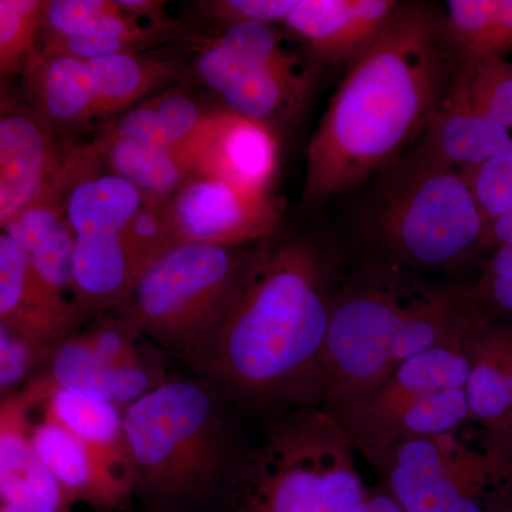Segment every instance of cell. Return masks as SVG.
Listing matches in <instances>:
<instances>
[{
	"label": "cell",
	"mask_w": 512,
	"mask_h": 512,
	"mask_svg": "<svg viewBox=\"0 0 512 512\" xmlns=\"http://www.w3.org/2000/svg\"><path fill=\"white\" fill-rule=\"evenodd\" d=\"M296 0H208L198 3L205 18L218 23L222 29L239 23L261 22L275 25L285 23Z\"/></svg>",
	"instance_id": "8d00e7d4"
},
{
	"label": "cell",
	"mask_w": 512,
	"mask_h": 512,
	"mask_svg": "<svg viewBox=\"0 0 512 512\" xmlns=\"http://www.w3.org/2000/svg\"><path fill=\"white\" fill-rule=\"evenodd\" d=\"M259 244L178 242L141 271L117 311L144 338L185 360L231 309Z\"/></svg>",
	"instance_id": "8992f818"
},
{
	"label": "cell",
	"mask_w": 512,
	"mask_h": 512,
	"mask_svg": "<svg viewBox=\"0 0 512 512\" xmlns=\"http://www.w3.org/2000/svg\"><path fill=\"white\" fill-rule=\"evenodd\" d=\"M53 349L0 325V399L15 397L45 372Z\"/></svg>",
	"instance_id": "1f68e13d"
},
{
	"label": "cell",
	"mask_w": 512,
	"mask_h": 512,
	"mask_svg": "<svg viewBox=\"0 0 512 512\" xmlns=\"http://www.w3.org/2000/svg\"><path fill=\"white\" fill-rule=\"evenodd\" d=\"M268 239L227 315L185 362L228 402L282 413L322 406L333 266L306 239Z\"/></svg>",
	"instance_id": "6da1fadb"
},
{
	"label": "cell",
	"mask_w": 512,
	"mask_h": 512,
	"mask_svg": "<svg viewBox=\"0 0 512 512\" xmlns=\"http://www.w3.org/2000/svg\"><path fill=\"white\" fill-rule=\"evenodd\" d=\"M20 76L29 109L52 130L96 119L92 74L84 60L37 50Z\"/></svg>",
	"instance_id": "ffe728a7"
},
{
	"label": "cell",
	"mask_w": 512,
	"mask_h": 512,
	"mask_svg": "<svg viewBox=\"0 0 512 512\" xmlns=\"http://www.w3.org/2000/svg\"><path fill=\"white\" fill-rule=\"evenodd\" d=\"M26 390L0 402V501L28 512H73L74 501L37 454Z\"/></svg>",
	"instance_id": "ac0fdd59"
},
{
	"label": "cell",
	"mask_w": 512,
	"mask_h": 512,
	"mask_svg": "<svg viewBox=\"0 0 512 512\" xmlns=\"http://www.w3.org/2000/svg\"><path fill=\"white\" fill-rule=\"evenodd\" d=\"M92 146L104 167L130 181L147 200H170L198 174L185 151L119 136L106 128Z\"/></svg>",
	"instance_id": "cb8c5ba5"
},
{
	"label": "cell",
	"mask_w": 512,
	"mask_h": 512,
	"mask_svg": "<svg viewBox=\"0 0 512 512\" xmlns=\"http://www.w3.org/2000/svg\"><path fill=\"white\" fill-rule=\"evenodd\" d=\"M505 245H512V210L485 225L483 249L494 251Z\"/></svg>",
	"instance_id": "f35d334b"
},
{
	"label": "cell",
	"mask_w": 512,
	"mask_h": 512,
	"mask_svg": "<svg viewBox=\"0 0 512 512\" xmlns=\"http://www.w3.org/2000/svg\"><path fill=\"white\" fill-rule=\"evenodd\" d=\"M86 63L92 74L97 117L117 116L133 109L180 73L170 60L138 53L100 57Z\"/></svg>",
	"instance_id": "83f0119b"
},
{
	"label": "cell",
	"mask_w": 512,
	"mask_h": 512,
	"mask_svg": "<svg viewBox=\"0 0 512 512\" xmlns=\"http://www.w3.org/2000/svg\"><path fill=\"white\" fill-rule=\"evenodd\" d=\"M485 318L468 291L424 288L393 276L342 289L323 357V404L372 389L420 353L467 342Z\"/></svg>",
	"instance_id": "277c9868"
},
{
	"label": "cell",
	"mask_w": 512,
	"mask_h": 512,
	"mask_svg": "<svg viewBox=\"0 0 512 512\" xmlns=\"http://www.w3.org/2000/svg\"><path fill=\"white\" fill-rule=\"evenodd\" d=\"M441 28L461 64L505 59L512 50V0H448Z\"/></svg>",
	"instance_id": "4316f807"
},
{
	"label": "cell",
	"mask_w": 512,
	"mask_h": 512,
	"mask_svg": "<svg viewBox=\"0 0 512 512\" xmlns=\"http://www.w3.org/2000/svg\"><path fill=\"white\" fill-rule=\"evenodd\" d=\"M274 25L239 23L202 47L194 60L198 82L222 94L264 64L291 56Z\"/></svg>",
	"instance_id": "d4e9b609"
},
{
	"label": "cell",
	"mask_w": 512,
	"mask_h": 512,
	"mask_svg": "<svg viewBox=\"0 0 512 512\" xmlns=\"http://www.w3.org/2000/svg\"><path fill=\"white\" fill-rule=\"evenodd\" d=\"M171 33L141 25L140 20L123 10L104 20L92 32L77 36L42 37L39 50L46 55L70 56L89 62L100 57L138 53L164 42Z\"/></svg>",
	"instance_id": "f1b7e54d"
},
{
	"label": "cell",
	"mask_w": 512,
	"mask_h": 512,
	"mask_svg": "<svg viewBox=\"0 0 512 512\" xmlns=\"http://www.w3.org/2000/svg\"><path fill=\"white\" fill-rule=\"evenodd\" d=\"M495 336H497L498 349H500L501 359L508 377V387H510L512 399V328L505 323L498 322L495 319Z\"/></svg>",
	"instance_id": "60d3db41"
},
{
	"label": "cell",
	"mask_w": 512,
	"mask_h": 512,
	"mask_svg": "<svg viewBox=\"0 0 512 512\" xmlns=\"http://www.w3.org/2000/svg\"><path fill=\"white\" fill-rule=\"evenodd\" d=\"M123 12L111 0H46L42 37H67L92 32L104 20Z\"/></svg>",
	"instance_id": "e575fe53"
},
{
	"label": "cell",
	"mask_w": 512,
	"mask_h": 512,
	"mask_svg": "<svg viewBox=\"0 0 512 512\" xmlns=\"http://www.w3.org/2000/svg\"><path fill=\"white\" fill-rule=\"evenodd\" d=\"M69 147L30 109L3 103L0 117V225L47 197L55 187Z\"/></svg>",
	"instance_id": "8fae6325"
},
{
	"label": "cell",
	"mask_w": 512,
	"mask_h": 512,
	"mask_svg": "<svg viewBox=\"0 0 512 512\" xmlns=\"http://www.w3.org/2000/svg\"><path fill=\"white\" fill-rule=\"evenodd\" d=\"M447 49L433 9L400 3L373 45L350 63L313 134L305 204L359 187L426 131L446 94Z\"/></svg>",
	"instance_id": "7a4b0ae2"
},
{
	"label": "cell",
	"mask_w": 512,
	"mask_h": 512,
	"mask_svg": "<svg viewBox=\"0 0 512 512\" xmlns=\"http://www.w3.org/2000/svg\"><path fill=\"white\" fill-rule=\"evenodd\" d=\"M43 0H0V73L22 74L30 57L39 50Z\"/></svg>",
	"instance_id": "f546056e"
},
{
	"label": "cell",
	"mask_w": 512,
	"mask_h": 512,
	"mask_svg": "<svg viewBox=\"0 0 512 512\" xmlns=\"http://www.w3.org/2000/svg\"><path fill=\"white\" fill-rule=\"evenodd\" d=\"M485 225L512 210V148L473 170L463 171Z\"/></svg>",
	"instance_id": "d590c367"
},
{
	"label": "cell",
	"mask_w": 512,
	"mask_h": 512,
	"mask_svg": "<svg viewBox=\"0 0 512 512\" xmlns=\"http://www.w3.org/2000/svg\"><path fill=\"white\" fill-rule=\"evenodd\" d=\"M220 390L168 377L124 410L134 501L143 512L229 511L247 451Z\"/></svg>",
	"instance_id": "3957f363"
},
{
	"label": "cell",
	"mask_w": 512,
	"mask_h": 512,
	"mask_svg": "<svg viewBox=\"0 0 512 512\" xmlns=\"http://www.w3.org/2000/svg\"><path fill=\"white\" fill-rule=\"evenodd\" d=\"M146 200L130 181L104 167L92 143L70 147L62 210L76 237L123 234Z\"/></svg>",
	"instance_id": "5bb4252c"
},
{
	"label": "cell",
	"mask_w": 512,
	"mask_h": 512,
	"mask_svg": "<svg viewBox=\"0 0 512 512\" xmlns=\"http://www.w3.org/2000/svg\"><path fill=\"white\" fill-rule=\"evenodd\" d=\"M86 318L74 302L47 291L37 281L28 256L9 234H0V325L55 349L79 332Z\"/></svg>",
	"instance_id": "9a60e30c"
},
{
	"label": "cell",
	"mask_w": 512,
	"mask_h": 512,
	"mask_svg": "<svg viewBox=\"0 0 512 512\" xmlns=\"http://www.w3.org/2000/svg\"><path fill=\"white\" fill-rule=\"evenodd\" d=\"M311 72L292 53L264 64L222 93L225 109L269 124L298 113L311 89Z\"/></svg>",
	"instance_id": "484cf974"
},
{
	"label": "cell",
	"mask_w": 512,
	"mask_h": 512,
	"mask_svg": "<svg viewBox=\"0 0 512 512\" xmlns=\"http://www.w3.org/2000/svg\"><path fill=\"white\" fill-rule=\"evenodd\" d=\"M171 512H229V511H171Z\"/></svg>",
	"instance_id": "b9f144b4"
},
{
	"label": "cell",
	"mask_w": 512,
	"mask_h": 512,
	"mask_svg": "<svg viewBox=\"0 0 512 512\" xmlns=\"http://www.w3.org/2000/svg\"><path fill=\"white\" fill-rule=\"evenodd\" d=\"M123 238L143 269L178 244L167 200H146L123 231Z\"/></svg>",
	"instance_id": "836d02e7"
},
{
	"label": "cell",
	"mask_w": 512,
	"mask_h": 512,
	"mask_svg": "<svg viewBox=\"0 0 512 512\" xmlns=\"http://www.w3.org/2000/svg\"><path fill=\"white\" fill-rule=\"evenodd\" d=\"M470 66L471 99L481 113L512 130V63L487 60Z\"/></svg>",
	"instance_id": "d6a6232c"
},
{
	"label": "cell",
	"mask_w": 512,
	"mask_h": 512,
	"mask_svg": "<svg viewBox=\"0 0 512 512\" xmlns=\"http://www.w3.org/2000/svg\"><path fill=\"white\" fill-rule=\"evenodd\" d=\"M45 375L70 392L106 400L126 410L168 379L167 360L133 367H114L76 332L55 346Z\"/></svg>",
	"instance_id": "d6986e66"
},
{
	"label": "cell",
	"mask_w": 512,
	"mask_h": 512,
	"mask_svg": "<svg viewBox=\"0 0 512 512\" xmlns=\"http://www.w3.org/2000/svg\"><path fill=\"white\" fill-rule=\"evenodd\" d=\"M141 271L143 266L128 248L123 234L76 237L74 302L84 316L117 311L126 302Z\"/></svg>",
	"instance_id": "7402d4cb"
},
{
	"label": "cell",
	"mask_w": 512,
	"mask_h": 512,
	"mask_svg": "<svg viewBox=\"0 0 512 512\" xmlns=\"http://www.w3.org/2000/svg\"><path fill=\"white\" fill-rule=\"evenodd\" d=\"M116 2L127 15L138 20L146 19L148 26L168 30V32H174L177 28V23L168 18L165 13V2H158V0H116Z\"/></svg>",
	"instance_id": "74e56055"
},
{
	"label": "cell",
	"mask_w": 512,
	"mask_h": 512,
	"mask_svg": "<svg viewBox=\"0 0 512 512\" xmlns=\"http://www.w3.org/2000/svg\"><path fill=\"white\" fill-rule=\"evenodd\" d=\"M468 424L404 441L375 458L379 487L406 512H501L512 507V458L485 434L468 430Z\"/></svg>",
	"instance_id": "9c48e42d"
},
{
	"label": "cell",
	"mask_w": 512,
	"mask_h": 512,
	"mask_svg": "<svg viewBox=\"0 0 512 512\" xmlns=\"http://www.w3.org/2000/svg\"><path fill=\"white\" fill-rule=\"evenodd\" d=\"M357 512H406L396 503L393 497H390L386 491L377 487L375 490H369L366 500L360 505Z\"/></svg>",
	"instance_id": "ab89813d"
},
{
	"label": "cell",
	"mask_w": 512,
	"mask_h": 512,
	"mask_svg": "<svg viewBox=\"0 0 512 512\" xmlns=\"http://www.w3.org/2000/svg\"><path fill=\"white\" fill-rule=\"evenodd\" d=\"M356 451L322 406L284 413L245 454L229 512H357L369 488Z\"/></svg>",
	"instance_id": "5b68a950"
},
{
	"label": "cell",
	"mask_w": 512,
	"mask_h": 512,
	"mask_svg": "<svg viewBox=\"0 0 512 512\" xmlns=\"http://www.w3.org/2000/svg\"><path fill=\"white\" fill-rule=\"evenodd\" d=\"M30 437L37 454L76 505L94 512H126L134 501L133 477L74 436L33 404Z\"/></svg>",
	"instance_id": "7c38bea8"
},
{
	"label": "cell",
	"mask_w": 512,
	"mask_h": 512,
	"mask_svg": "<svg viewBox=\"0 0 512 512\" xmlns=\"http://www.w3.org/2000/svg\"><path fill=\"white\" fill-rule=\"evenodd\" d=\"M178 242L258 244L274 235L281 211L271 194L245 190L210 174H197L167 200Z\"/></svg>",
	"instance_id": "30bf717a"
},
{
	"label": "cell",
	"mask_w": 512,
	"mask_h": 512,
	"mask_svg": "<svg viewBox=\"0 0 512 512\" xmlns=\"http://www.w3.org/2000/svg\"><path fill=\"white\" fill-rule=\"evenodd\" d=\"M23 390L28 392L39 412L57 421L133 477L123 409L106 400L56 386L45 373L36 376Z\"/></svg>",
	"instance_id": "44dd1931"
},
{
	"label": "cell",
	"mask_w": 512,
	"mask_h": 512,
	"mask_svg": "<svg viewBox=\"0 0 512 512\" xmlns=\"http://www.w3.org/2000/svg\"><path fill=\"white\" fill-rule=\"evenodd\" d=\"M143 103L150 111L161 146L185 153L214 111L202 109L194 97L180 90H168Z\"/></svg>",
	"instance_id": "4dcf8cb0"
},
{
	"label": "cell",
	"mask_w": 512,
	"mask_h": 512,
	"mask_svg": "<svg viewBox=\"0 0 512 512\" xmlns=\"http://www.w3.org/2000/svg\"><path fill=\"white\" fill-rule=\"evenodd\" d=\"M187 151L198 174L215 175L245 190L271 194L279 143L269 124L228 109L214 110Z\"/></svg>",
	"instance_id": "4fadbf2b"
},
{
	"label": "cell",
	"mask_w": 512,
	"mask_h": 512,
	"mask_svg": "<svg viewBox=\"0 0 512 512\" xmlns=\"http://www.w3.org/2000/svg\"><path fill=\"white\" fill-rule=\"evenodd\" d=\"M23 249L30 268L47 291L74 302L73 261L76 235L64 220L62 205L39 200L2 228ZM76 303V302H74Z\"/></svg>",
	"instance_id": "603a6c76"
},
{
	"label": "cell",
	"mask_w": 512,
	"mask_h": 512,
	"mask_svg": "<svg viewBox=\"0 0 512 512\" xmlns=\"http://www.w3.org/2000/svg\"><path fill=\"white\" fill-rule=\"evenodd\" d=\"M399 6L393 0H296L284 25L322 62L353 63L386 29Z\"/></svg>",
	"instance_id": "e0dca14e"
},
{
	"label": "cell",
	"mask_w": 512,
	"mask_h": 512,
	"mask_svg": "<svg viewBox=\"0 0 512 512\" xmlns=\"http://www.w3.org/2000/svg\"><path fill=\"white\" fill-rule=\"evenodd\" d=\"M511 148L510 130L488 119L471 99L470 66L461 64L426 128L420 154L463 173Z\"/></svg>",
	"instance_id": "2e32d148"
},
{
	"label": "cell",
	"mask_w": 512,
	"mask_h": 512,
	"mask_svg": "<svg viewBox=\"0 0 512 512\" xmlns=\"http://www.w3.org/2000/svg\"><path fill=\"white\" fill-rule=\"evenodd\" d=\"M369 228L394 264L450 269L483 249L485 221L463 173L419 154L390 178Z\"/></svg>",
	"instance_id": "ba28073f"
},
{
	"label": "cell",
	"mask_w": 512,
	"mask_h": 512,
	"mask_svg": "<svg viewBox=\"0 0 512 512\" xmlns=\"http://www.w3.org/2000/svg\"><path fill=\"white\" fill-rule=\"evenodd\" d=\"M467 342L439 346L407 360L366 392L323 404L353 446L372 463L390 448L470 423Z\"/></svg>",
	"instance_id": "52a82bcc"
}]
</instances>
